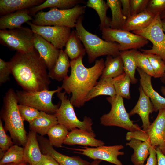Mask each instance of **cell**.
Instances as JSON below:
<instances>
[{
	"label": "cell",
	"instance_id": "cell-45",
	"mask_svg": "<svg viewBox=\"0 0 165 165\" xmlns=\"http://www.w3.org/2000/svg\"><path fill=\"white\" fill-rule=\"evenodd\" d=\"M36 165H60L51 156L43 154L42 157L40 162Z\"/></svg>",
	"mask_w": 165,
	"mask_h": 165
},
{
	"label": "cell",
	"instance_id": "cell-16",
	"mask_svg": "<svg viewBox=\"0 0 165 165\" xmlns=\"http://www.w3.org/2000/svg\"><path fill=\"white\" fill-rule=\"evenodd\" d=\"M34 48L45 62L49 71L54 65L58 57L60 50L57 49L51 43L39 35L34 33Z\"/></svg>",
	"mask_w": 165,
	"mask_h": 165
},
{
	"label": "cell",
	"instance_id": "cell-18",
	"mask_svg": "<svg viewBox=\"0 0 165 165\" xmlns=\"http://www.w3.org/2000/svg\"><path fill=\"white\" fill-rule=\"evenodd\" d=\"M94 132H90L79 128L69 132L64 144L68 145H79L97 147L104 145V142L95 138Z\"/></svg>",
	"mask_w": 165,
	"mask_h": 165
},
{
	"label": "cell",
	"instance_id": "cell-26",
	"mask_svg": "<svg viewBox=\"0 0 165 165\" xmlns=\"http://www.w3.org/2000/svg\"><path fill=\"white\" fill-rule=\"evenodd\" d=\"M68 57L64 50H61L58 59L53 68L48 73L50 78L58 81H63L68 75L70 67Z\"/></svg>",
	"mask_w": 165,
	"mask_h": 165
},
{
	"label": "cell",
	"instance_id": "cell-28",
	"mask_svg": "<svg viewBox=\"0 0 165 165\" xmlns=\"http://www.w3.org/2000/svg\"><path fill=\"white\" fill-rule=\"evenodd\" d=\"M124 72L123 63L120 55L115 57L107 56L105 61V67L100 78L113 79Z\"/></svg>",
	"mask_w": 165,
	"mask_h": 165
},
{
	"label": "cell",
	"instance_id": "cell-46",
	"mask_svg": "<svg viewBox=\"0 0 165 165\" xmlns=\"http://www.w3.org/2000/svg\"><path fill=\"white\" fill-rule=\"evenodd\" d=\"M123 14L127 19L131 16L130 0H120Z\"/></svg>",
	"mask_w": 165,
	"mask_h": 165
},
{
	"label": "cell",
	"instance_id": "cell-37",
	"mask_svg": "<svg viewBox=\"0 0 165 165\" xmlns=\"http://www.w3.org/2000/svg\"><path fill=\"white\" fill-rule=\"evenodd\" d=\"M137 68L142 70L148 75L154 78L155 74L150 62L146 55L137 50L135 55Z\"/></svg>",
	"mask_w": 165,
	"mask_h": 165
},
{
	"label": "cell",
	"instance_id": "cell-41",
	"mask_svg": "<svg viewBox=\"0 0 165 165\" xmlns=\"http://www.w3.org/2000/svg\"><path fill=\"white\" fill-rule=\"evenodd\" d=\"M12 70L9 61L7 62L0 58V84L4 83L10 79Z\"/></svg>",
	"mask_w": 165,
	"mask_h": 165
},
{
	"label": "cell",
	"instance_id": "cell-19",
	"mask_svg": "<svg viewBox=\"0 0 165 165\" xmlns=\"http://www.w3.org/2000/svg\"><path fill=\"white\" fill-rule=\"evenodd\" d=\"M137 70L140 76V86L145 94L150 98L155 112L165 109V97L160 95L153 88L151 81L152 77L140 68Z\"/></svg>",
	"mask_w": 165,
	"mask_h": 165
},
{
	"label": "cell",
	"instance_id": "cell-11",
	"mask_svg": "<svg viewBox=\"0 0 165 165\" xmlns=\"http://www.w3.org/2000/svg\"><path fill=\"white\" fill-rule=\"evenodd\" d=\"M101 31L103 39L108 42L118 43L120 51L140 49L147 44L149 41L144 37L122 29L107 28Z\"/></svg>",
	"mask_w": 165,
	"mask_h": 165
},
{
	"label": "cell",
	"instance_id": "cell-24",
	"mask_svg": "<svg viewBox=\"0 0 165 165\" xmlns=\"http://www.w3.org/2000/svg\"><path fill=\"white\" fill-rule=\"evenodd\" d=\"M44 0H0V15L2 16L23 9L38 6Z\"/></svg>",
	"mask_w": 165,
	"mask_h": 165
},
{
	"label": "cell",
	"instance_id": "cell-43",
	"mask_svg": "<svg viewBox=\"0 0 165 165\" xmlns=\"http://www.w3.org/2000/svg\"><path fill=\"white\" fill-rule=\"evenodd\" d=\"M149 0H130L131 15L138 14L145 10Z\"/></svg>",
	"mask_w": 165,
	"mask_h": 165
},
{
	"label": "cell",
	"instance_id": "cell-44",
	"mask_svg": "<svg viewBox=\"0 0 165 165\" xmlns=\"http://www.w3.org/2000/svg\"><path fill=\"white\" fill-rule=\"evenodd\" d=\"M155 147L151 146L149 149V157L146 163L144 165H157V160Z\"/></svg>",
	"mask_w": 165,
	"mask_h": 165
},
{
	"label": "cell",
	"instance_id": "cell-20",
	"mask_svg": "<svg viewBox=\"0 0 165 165\" xmlns=\"http://www.w3.org/2000/svg\"><path fill=\"white\" fill-rule=\"evenodd\" d=\"M42 156L36 133L31 131L24 147V161L30 165H36L40 162Z\"/></svg>",
	"mask_w": 165,
	"mask_h": 165
},
{
	"label": "cell",
	"instance_id": "cell-29",
	"mask_svg": "<svg viewBox=\"0 0 165 165\" xmlns=\"http://www.w3.org/2000/svg\"><path fill=\"white\" fill-rule=\"evenodd\" d=\"M76 30L72 31L65 45L64 51L72 61L81 56H84L86 51Z\"/></svg>",
	"mask_w": 165,
	"mask_h": 165
},
{
	"label": "cell",
	"instance_id": "cell-33",
	"mask_svg": "<svg viewBox=\"0 0 165 165\" xmlns=\"http://www.w3.org/2000/svg\"><path fill=\"white\" fill-rule=\"evenodd\" d=\"M86 6L94 9L97 12L99 17L100 23L99 29L110 28L111 19L107 16L106 14L109 7L106 2L103 0H88Z\"/></svg>",
	"mask_w": 165,
	"mask_h": 165
},
{
	"label": "cell",
	"instance_id": "cell-50",
	"mask_svg": "<svg viewBox=\"0 0 165 165\" xmlns=\"http://www.w3.org/2000/svg\"><path fill=\"white\" fill-rule=\"evenodd\" d=\"M161 25L162 30L165 32V19L161 20Z\"/></svg>",
	"mask_w": 165,
	"mask_h": 165
},
{
	"label": "cell",
	"instance_id": "cell-53",
	"mask_svg": "<svg viewBox=\"0 0 165 165\" xmlns=\"http://www.w3.org/2000/svg\"><path fill=\"white\" fill-rule=\"evenodd\" d=\"M160 16L161 19H165V10L160 14Z\"/></svg>",
	"mask_w": 165,
	"mask_h": 165
},
{
	"label": "cell",
	"instance_id": "cell-47",
	"mask_svg": "<svg viewBox=\"0 0 165 165\" xmlns=\"http://www.w3.org/2000/svg\"><path fill=\"white\" fill-rule=\"evenodd\" d=\"M157 160V165H165V154H163L160 148L157 147L156 148Z\"/></svg>",
	"mask_w": 165,
	"mask_h": 165
},
{
	"label": "cell",
	"instance_id": "cell-9",
	"mask_svg": "<svg viewBox=\"0 0 165 165\" xmlns=\"http://www.w3.org/2000/svg\"><path fill=\"white\" fill-rule=\"evenodd\" d=\"M63 88L58 86L54 90H45L36 91H27L24 90L16 92L19 104L34 107L39 111L54 114L59 108V105L53 103L52 99L55 93L61 91Z\"/></svg>",
	"mask_w": 165,
	"mask_h": 165
},
{
	"label": "cell",
	"instance_id": "cell-2",
	"mask_svg": "<svg viewBox=\"0 0 165 165\" xmlns=\"http://www.w3.org/2000/svg\"><path fill=\"white\" fill-rule=\"evenodd\" d=\"M83 57L70 61L71 74L63 81L61 86L66 93L72 94L70 100L79 108L85 104L87 95L97 83L105 67V61L101 58L96 60L93 66L86 68L83 63Z\"/></svg>",
	"mask_w": 165,
	"mask_h": 165
},
{
	"label": "cell",
	"instance_id": "cell-30",
	"mask_svg": "<svg viewBox=\"0 0 165 165\" xmlns=\"http://www.w3.org/2000/svg\"><path fill=\"white\" fill-rule=\"evenodd\" d=\"M84 2L82 0H47L40 5L29 9L30 15L33 17L38 12L48 7L61 9H71Z\"/></svg>",
	"mask_w": 165,
	"mask_h": 165
},
{
	"label": "cell",
	"instance_id": "cell-40",
	"mask_svg": "<svg viewBox=\"0 0 165 165\" xmlns=\"http://www.w3.org/2000/svg\"><path fill=\"white\" fill-rule=\"evenodd\" d=\"M3 125L1 119L0 120V159L6 152L14 145V142L11 137L8 135Z\"/></svg>",
	"mask_w": 165,
	"mask_h": 165
},
{
	"label": "cell",
	"instance_id": "cell-36",
	"mask_svg": "<svg viewBox=\"0 0 165 165\" xmlns=\"http://www.w3.org/2000/svg\"><path fill=\"white\" fill-rule=\"evenodd\" d=\"M0 159V165H5L9 163H18L24 162V147L17 145H13L6 152Z\"/></svg>",
	"mask_w": 165,
	"mask_h": 165
},
{
	"label": "cell",
	"instance_id": "cell-25",
	"mask_svg": "<svg viewBox=\"0 0 165 165\" xmlns=\"http://www.w3.org/2000/svg\"><path fill=\"white\" fill-rule=\"evenodd\" d=\"M130 141L126 143L134 150V153L131 158L134 165H144L149 155V149L151 146L150 140L144 141L139 140L132 138Z\"/></svg>",
	"mask_w": 165,
	"mask_h": 165
},
{
	"label": "cell",
	"instance_id": "cell-38",
	"mask_svg": "<svg viewBox=\"0 0 165 165\" xmlns=\"http://www.w3.org/2000/svg\"><path fill=\"white\" fill-rule=\"evenodd\" d=\"M148 58L155 74L154 78H160L165 72V62L156 55L145 54Z\"/></svg>",
	"mask_w": 165,
	"mask_h": 165
},
{
	"label": "cell",
	"instance_id": "cell-23",
	"mask_svg": "<svg viewBox=\"0 0 165 165\" xmlns=\"http://www.w3.org/2000/svg\"><path fill=\"white\" fill-rule=\"evenodd\" d=\"M156 14L145 9L142 12L127 18L122 29L135 31L148 27L154 20Z\"/></svg>",
	"mask_w": 165,
	"mask_h": 165
},
{
	"label": "cell",
	"instance_id": "cell-13",
	"mask_svg": "<svg viewBox=\"0 0 165 165\" xmlns=\"http://www.w3.org/2000/svg\"><path fill=\"white\" fill-rule=\"evenodd\" d=\"M27 23L34 33L39 35L60 50L65 46L72 31L71 28L66 27L39 26L30 21Z\"/></svg>",
	"mask_w": 165,
	"mask_h": 165
},
{
	"label": "cell",
	"instance_id": "cell-17",
	"mask_svg": "<svg viewBox=\"0 0 165 165\" xmlns=\"http://www.w3.org/2000/svg\"><path fill=\"white\" fill-rule=\"evenodd\" d=\"M139 90L138 100L129 114L130 116L135 114L140 116L142 123L143 130L146 132L151 124L149 121V115L155 110L150 98L144 93L140 85Z\"/></svg>",
	"mask_w": 165,
	"mask_h": 165
},
{
	"label": "cell",
	"instance_id": "cell-1",
	"mask_svg": "<svg viewBox=\"0 0 165 165\" xmlns=\"http://www.w3.org/2000/svg\"><path fill=\"white\" fill-rule=\"evenodd\" d=\"M9 61L12 74L23 90H49L51 81L47 66L35 48L28 53L16 51Z\"/></svg>",
	"mask_w": 165,
	"mask_h": 165
},
{
	"label": "cell",
	"instance_id": "cell-34",
	"mask_svg": "<svg viewBox=\"0 0 165 165\" xmlns=\"http://www.w3.org/2000/svg\"><path fill=\"white\" fill-rule=\"evenodd\" d=\"M69 132L64 126L59 123L56 124L49 130L47 134L49 141L53 146L61 147L64 144Z\"/></svg>",
	"mask_w": 165,
	"mask_h": 165
},
{
	"label": "cell",
	"instance_id": "cell-49",
	"mask_svg": "<svg viewBox=\"0 0 165 165\" xmlns=\"http://www.w3.org/2000/svg\"><path fill=\"white\" fill-rule=\"evenodd\" d=\"M27 163L25 162H23L21 163H9L5 165H27Z\"/></svg>",
	"mask_w": 165,
	"mask_h": 165
},
{
	"label": "cell",
	"instance_id": "cell-3",
	"mask_svg": "<svg viewBox=\"0 0 165 165\" xmlns=\"http://www.w3.org/2000/svg\"><path fill=\"white\" fill-rule=\"evenodd\" d=\"M1 117L4 122L6 131L10 133L14 143L24 147L27 142V135L24 121L20 114L16 92L9 88L3 98Z\"/></svg>",
	"mask_w": 165,
	"mask_h": 165
},
{
	"label": "cell",
	"instance_id": "cell-32",
	"mask_svg": "<svg viewBox=\"0 0 165 165\" xmlns=\"http://www.w3.org/2000/svg\"><path fill=\"white\" fill-rule=\"evenodd\" d=\"M106 3L111 10L112 14L110 28L122 29L127 18L123 13L120 0H107Z\"/></svg>",
	"mask_w": 165,
	"mask_h": 165
},
{
	"label": "cell",
	"instance_id": "cell-6",
	"mask_svg": "<svg viewBox=\"0 0 165 165\" xmlns=\"http://www.w3.org/2000/svg\"><path fill=\"white\" fill-rule=\"evenodd\" d=\"M106 100L111 104L109 112L103 114L100 118V124L106 126H115L122 128L129 132L141 130L137 124L130 118L129 113L125 108L123 98L120 96H116L106 98Z\"/></svg>",
	"mask_w": 165,
	"mask_h": 165
},
{
	"label": "cell",
	"instance_id": "cell-31",
	"mask_svg": "<svg viewBox=\"0 0 165 165\" xmlns=\"http://www.w3.org/2000/svg\"><path fill=\"white\" fill-rule=\"evenodd\" d=\"M136 49H131L120 51V56L123 63L124 71L130 77L132 84H136L138 79L135 78V73L137 68L135 55Z\"/></svg>",
	"mask_w": 165,
	"mask_h": 165
},
{
	"label": "cell",
	"instance_id": "cell-27",
	"mask_svg": "<svg viewBox=\"0 0 165 165\" xmlns=\"http://www.w3.org/2000/svg\"><path fill=\"white\" fill-rule=\"evenodd\" d=\"M112 78H100L99 81L87 95L86 102L100 95L112 97L116 95Z\"/></svg>",
	"mask_w": 165,
	"mask_h": 165
},
{
	"label": "cell",
	"instance_id": "cell-39",
	"mask_svg": "<svg viewBox=\"0 0 165 165\" xmlns=\"http://www.w3.org/2000/svg\"><path fill=\"white\" fill-rule=\"evenodd\" d=\"M18 108L20 114L24 121L31 123L39 115L40 111L37 109L26 105L19 104Z\"/></svg>",
	"mask_w": 165,
	"mask_h": 165
},
{
	"label": "cell",
	"instance_id": "cell-51",
	"mask_svg": "<svg viewBox=\"0 0 165 165\" xmlns=\"http://www.w3.org/2000/svg\"><path fill=\"white\" fill-rule=\"evenodd\" d=\"M160 91L163 95L165 97V86H161L160 88Z\"/></svg>",
	"mask_w": 165,
	"mask_h": 165
},
{
	"label": "cell",
	"instance_id": "cell-52",
	"mask_svg": "<svg viewBox=\"0 0 165 165\" xmlns=\"http://www.w3.org/2000/svg\"><path fill=\"white\" fill-rule=\"evenodd\" d=\"M160 80L162 83L165 84V72L163 76L160 78Z\"/></svg>",
	"mask_w": 165,
	"mask_h": 165
},
{
	"label": "cell",
	"instance_id": "cell-48",
	"mask_svg": "<svg viewBox=\"0 0 165 165\" xmlns=\"http://www.w3.org/2000/svg\"><path fill=\"white\" fill-rule=\"evenodd\" d=\"M101 160H94L90 165H99Z\"/></svg>",
	"mask_w": 165,
	"mask_h": 165
},
{
	"label": "cell",
	"instance_id": "cell-42",
	"mask_svg": "<svg viewBox=\"0 0 165 165\" xmlns=\"http://www.w3.org/2000/svg\"><path fill=\"white\" fill-rule=\"evenodd\" d=\"M146 9L155 14H160L165 10V0H150Z\"/></svg>",
	"mask_w": 165,
	"mask_h": 165
},
{
	"label": "cell",
	"instance_id": "cell-14",
	"mask_svg": "<svg viewBox=\"0 0 165 165\" xmlns=\"http://www.w3.org/2000/svg\"><path fill=\"white\" fill-rule=\"evenodd\" d=\"M151 146L158 147L165 154V109L159 111L158 115L147 130Z\"/></svg>",
	"mask_w": 165,
	"mask_h": 165
},
{
	"label": "cell",
	"instance_id": "cell-5",
	"mask_svg": "<svg viewBox=\"0 0 165 165\" xmlns=\"http://www.w3.org/2000/svg\"><path fill=\"white\" fill-rule=\"evenodd\" d=\"M86 6L79 4L68 9L50 8L47 12L42 10L34 16L31 23L39 26H64L75 27L79 18L83 15Z\"/></svg>",
	"mask_w": 165,
	"mask_h": 165
},
{
	"label": "cell",
	"instance_id": "cell-35",
	"mask_svg": "<svg viewBox=\"0 0 165 165\" xmlns=\"http://www.w3.org/2000/svg\"><path fill=\"white\" fill-rule=\"evenodd\" d=\"M113 82L117 95L127 99L130 98V87L131 81L125 72L113 78Z\"/></svg>",
	"mask_w": 165,
	"mask_h": 165
},
{
	"label": "cell",
	"instance_id": "cell-4",
	"mask_svg": "<svg viewBox=\"0 0 165 165\" xmlns=\"http://www.w3.org/2000/svg\"><path fill=\"white\" fill-rule=\"evenodd\" d=\"M83 15L78 19L75 28L87 53L88 62L93 63L98 57L111 56L113 57L119 55V45L116 42L103 40L97 35L87 31L82 24Z\"/></svg>",
	"mask_w": 165,
	"mask_h": 165
},
{
	"label": "cell",
	"instance_id": "cell-12",
	"mask_svg": "<svg viewBox=\"0 0 165 165\" xmlns=\"http://www.w3.org/2000/svg\"><path fill=\"white\" fill-rule=\"evenodd\" d=\"M82 148H70L75 150V153L86 156L94 160H100L108 162L115 165H123L118 159V156L124 155V153L120 150L124 148L122 145L110 146L104 145L94 148L87 146Z\"/></svg>",
	"mask_w": 165,
	"mask_h": 165
},
{
	"label": "cell",
	"instance_id": "cell-15",
	"mask_svg": "<svg viewBox=\"0 0 165 165\" xmlns=\"http://www.w3.org/2000/svg\"><path fill=\"white\" fill-rule=\"evenodd\" d=\"M41 149L44 154L52 156L60 165H90L88 161L78 156H69L59 153L53 148L46 138L37 135Z\"/></svg>",
	"mask_w": 165,
	"mask_h": 165
},
{
	"label": "cell",
	"instance_id": "cell-21",
	"mask_svg": "<svg viewBox=\"0 0 165 165\" xmlns=\"http://www.w3.org/2000/svg\"><path fill=\"white\" fill-rule=\"evenodd\" d=\"M33 19L29 9L18 10L1 16L0 29H11L20 28L23 24Z\"/></svg>",
	"mask_w": 165,
	"mask_h": 165
},
{
	"label": "cell",
	"instance_id": "cell-22",
	"mask_svg": "<svg viewBox=\"0 0 165 165\" xmlns=\"http://www.w3.org/2000/svg\"><path fill=\"white\" fill-rule=\"evenodd\" d=\"M54 114L40 111L39 115L29 124L31 131L43 136L47 134L49 130L54 125L58 124Z\"/></svg>",
	"mask_w": 165,
	"mask_h": 165
},
{
	"label": "cell",
	"instance_id": "cell-7",
	"mask_svg": "<svg viewBox=\"0 0 165 165\" xmlns=\"http://www.w3.org/2000/svg\"><path fill=\"white\" fill-rule=\"evenodd\" d=\"M57 93V96L61 102L60 106L54 114L58 123L65 126L68 130L77 128L90 132H94L92 128V119L85 116L83 121L79 120L73 105L68 97L66 92L60 91Z\"/></svg>",
	"mask_w": 165,
	"mask_h": 165
},
{
	"label": "cell",
	"instance_id": "cell-8",
	"mask_svg": "<svg viewBox=\"0 0 165 165\" xmlns=\"http://www.w3.org/2000/svg\"><path fill=\"white\" fill-rule=\"evenodd\" d=\"M34 35L31 29L27 27L0 30V43L11 50L28 53L34 49Z\"/></svg>",
	"mask_w": 165,
	"mask_h": 165
},
{
	"label": "cell",
	"instance_id": "cell-10",
	"mask_svg": "<svg viewBox=\"0 0 165 165\" xmlns=\"http://www.w3.org/2000/svg\"><path fill=\"white\" fill-rule=\"evenodd\" d=\"M161 20L160 14L157 13L148 27L133 33L144 37L152 44V49L141 50L143 53L157 55L165 62V34L162 29Z\"/></svg>",
	"mask_w": 165,
	"mask_h": 165
}]
</instances>
